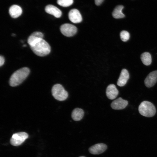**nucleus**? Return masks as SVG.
<instances>
[{"instance_id":"obj_1","label":"nucleus","mask_w":157,"mask_h":157,"mask_svg":"<svg viewBox=\"0 0 157 157\" xmlns=\"http://www.w3.org/2000/svg\"><path fill=\"white\" fill-rule=\"evenodd\" d=\"M27 42L33 52L38 56H46L51 51L50 45L43 38L31 35L28 39Z\"/></svg>"},{"instance_id":"obj_2","label":"nucleus","mask_w":157,"mask_h":157,"mask_svg":"<svg viewBox=\"0 0 157 157\" xmlns=\"http://www.w3.org/2000/svg\"><path fill=\"white\" fill-rule=\"evenodd\" d=\"M30 71L29 69L25 67L15 71L10 78L9 82L10 85L15 87L19 85L27 77Z\"/></svg>"},{"instance_id":"obj_3","label":"nucleus","mask_w":157,"mask_h":157,"mask_svg":"<svg viewBox=\"0 0 157 157\" xmlns=\"http://www.w3.org/2000/svg\"><path fill=\"white\" fill-rule=\"evenodd\" d=\"M138 110L141 115L147 117H153L156 111L154 106L147 101H144L141 103L138 107Z\"/></svg>"},{"instance_id":"obj_4","label":"nucleus","mask_w":157,"mask_h":157,"mask_svg":"<svg viewBox=\"0 0 157 157\" xmlns=\"http://www.w3.org/2000/svg\"><path fill=\"white\" fill-rule=\"evenodd\" d=\"M51 91L53 97L58 100L63 101L68 97V92L60 84L54 85L52 88Z\"/></svg>"},{"instance_id":"obj_5","label":"nucleus","mask_w":157,"mask_h":157,"mask_svg":"<svg viewBox=\"0 0 157 157\" xmlns=\"http://www.w3.org/2000/svg\"><path fill=\"white\" fill-rule=\"evenodd\" d=\"M28 137V134L25 132H19L13 134L10 140L11 144L17 146L21 145Z\"/></svg>"},{"instance_id":"obj_6","label":"nucleus","mask_w":157,"mask_h":157,"mask_svg":"<svg viewBox=\"0 0 157 157\" xmlns=\"http://www.w3.org/2000/svg\"><path fill=\"white\" fill-rule=\"evenodd\" d=\"M60 30L64 35L70 37L73 36L76 33L77 28L72 24L66 23L63 24L60 26Z\"/></svg>"},{"instance_id":"obj_7","label":"nucleus","mask_w":157,"mask_h":157,"mask_svg":"<svg viewBox=\"0 0 157 157\" xmlns=\"http://www.w3.org/2000/svg\"><path fill=\"white\" fill-rule=\"evenodd\" d=\"M68 17L70 20L74 23H80L82 19L80 12L76 9H72L69 11Z\"/></svg>"},{"instance_id":"obj_8","label":"nucleus","mask_w":157,"mask_h":157,"mask_svg":"<svg viewBox=\"0 0 157 157\" xmlns=\"http://www.w3.org/2000/svg\"><path fill=\"white\" fill-rule=\"evenodd\" d=\"M157 81V70L150 72L145 78L144 83L146 87L150 88L153 86Z\"/></svg>"},{"instance_id":"obj_9","label":"nucleus","mask_w":157,"mask_h":157,"mask_svg":"<svg viewBox=\"0 0 157 157\" xmlns=\"http://www.w3.org/2000/svg\"><path fill=\"white\" fill-rule=\"evenodd\" d=\"M106 145L103 143L95 144L89 149V152L93 154H99L104 152L107 149Z\"/></svg>"},{"instance_id":"obj_10","label":"nucleus","mask_w":157,"mask_h":157,"mask_svg":"<svg viewBox=\"0 0 157 157\" xmlns=\"http://www.w3.org/2000/svg\"><path fill=\"white\" fill-rule=\"evenodd\" d=\"M128 104V101L119 97L111 103V108L114 110H121L124 108Z\"/></svg>"},{"instance_id":"obj_11","label":"nucleus","mask_w":157,"mask_h":157,"mask_svg":"<svg viewBox=\"0 0 157 157\" xmlns=\"http://www.w3.org/2000/svg\"><path fill=\"white\" fill-rule=\"evenodd\" d=\"M106 94L109 99L112 100L117 97L119 94V91L115 85L110 84L106 88Z\"/></svg>"},{"instance_id":"obj_12","label":"nucleus","mask_w":157,"mask_h":157,"mask_svg":"<svg viewBox=\"0 0 157 157\" xmlns=\"http://www.w3.org/2000/svg\"><path fill=\"white\" fill-rule=\"evenodd\" d=\"M129 78V75L127 70L125 69H123L117 81V85L120 87L124 86L127 83Z\"/></svg>"},{"instance_id":"obj_13","label":"nucleus","mask_w":157,"mask_h":157,"mask_svg":"<svg viewBox=\"0 0 157 157\" xmlns=\"http://www.w3.org/2000/svg\"><path fill=\"white\" fill-rule=\"evenodd\" d=\"M45 10L47 13L53 15L56 18L60 17L62 15V12L59 8L52 5L47 6Z\"/></svg>"},{"instance_id":"obj_14","label":"nucleus","mask_w":157,"mask_h":157,"mask_svg":"<svg viewBox=\"0 0 157 157\" xmlns=\"http://www.w3.org/2000/svg\"><path fill=\"white\" fill-rule=\"evenodd\" d=\"M22 10L19 6L14 5L9 8V13L10 15L13 18H16L19 17L22 14Z\"/></svg>"},{"instance_id":"obj_15","label":"nucleus","mask_w":157,"mask_h":157,"mask_svg":"<svg viewBox=\"0 0 157 157\" xmlns=\"http://www.w3.org/2000/svg\"><path fill=\"white\" fill-rule=\"evenodd\" d=\"M84 115L83 110L79 108H76L73 110L71 115L72 119L75 121H78L81 120Z\"/></svg>"},{"instance_id":"obj_16","label":"nucleus","mask_w":157,"mask_h":157,"mask_svg":"<svg viewBox=\"0 0 157 157\" xmlns=\"http://www.w3.org/2000/svg\"><path fill=\"white\" fill-rule=\"evenodd\" d=\"M124 8V6L121 5L116 7L112 13L113 17L115 19H120L124 17L125 15L122 12V10Z\"/></svg>"},{"instance_id":"obj_17","label":"nucleus","mask_w":157,"mask_h":157,"mask_svg":"<svg viewBox=\"0 0 157 157\" xmlns=\"http://www.w3.org/2000/svg\"><path fill=\"white\" fill-rule=\"evenodd\" d=\"M140 58L143 64L146 65H149L151 63V56L148 52L143 53L141 55Z\"/></svg>"},{"instance_id":"obj_18","label":"nucleus","mask_w":157,"mask_h":157,"mask_svg":"<svg viewBox=\"0 0 157 157\" xmlns=\"http://www.w3.org/2000/svg\"><path fill=\"white\" fill-rule=\"evenodd\" d=\"M73 3V0H58L57 3L64 7H67L72 5Z\"/></svg>"},{"instance_id":"obj_19","label":"nucleus","mask_w":157,"mask_h":157,"mask_svg":"<svg viewBox=\"0 0 157 157\" xmlns=\"http://www.w3.org/2000/svg\"><path fill=\"white\" fill-rule=\"evenodd\" d=\"M120 37L121 40L123 42H126L130 38L129 33L126 31H122L120 33Z\"/></svg>"},{"instance_id":"obj_20","label":"nucleus","mask_w":157,"mask_h":157,"mask_svg":"<svg viewBox=\"0 0 157 157\" xmlns=\"http://www.w3.org/2000/svg\"><path fill=\"white\" fill-rule=\"evenodd\" d=\"M31 35L36 37L42 38H43L44 37L43 34L42 33L38 31L33 32L31 34Z\"/></svg>"},{"instance_id":"obj_21","label":"nucleus","mask_w":157,"mask_h":157,"mask_svg":"<svg viewBox=\"0 0 157 157\" xmlns=\"http://www.w3.org/2000/svg\"><path fill=\"white\" fill-rule=\"evenodd\" d=\"M5 59L3 56L1 55L0 56V66L1 67L4 64Z\"/></svg>"},{"instance_id":"obj_22","label":"nucleus","mask_w":157,"mask_h":157,"mask_svg":"<svg viewBox=\"0 0 157 157\" xmlns=\"http://www.w3.org/2000/svg\"><path fill=\"white\" fill-rule=\"evenodd\" d=\"M104 0H94L95 4L97 6L100 5Z\"/></svg>"},{"instance_id":"obj_23","label":"nucleus","mask_w":157,"mask_h":157,"mask_svg":"<svg viewBox=\"0 0 157 157\" xmlns=\"http://www.w3.org/2000/svg\"><path fill=\"white\" fill-rule=\"evenodd\" d=\"M15 35L14 34H13L12 35L13 36H14Z\"/></svg>"},{"instance_id":"obj_24","label":"nucleus","mask_w":157,"mask_h":157,"mask_svg":"<svg viewBox=\"0 0 157 157\" xmlns=\"http://www.w3.org/2000/svg\"><path fill=\"white\" fill-rule=\"evenodd\" d=\"M85 157L84 156H80V157Z\"/></svg>"}]
</instances>
